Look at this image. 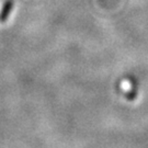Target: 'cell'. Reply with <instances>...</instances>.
<instances>
[{
  "label": "cell",
  "mask_w": 148,
  "mask_h": 148,
  "mask_svg": "<svg viewBox=\"0 0 148 148\" xmlns=\"http://www.w3.org/2000/svg\"><path fill=\"white\" fill-rule=\"evenodd\" d=\"M12 8H13V0H7L0 11V22L7 21V19L9 18L11 11H12Z\"/></svg>",
  "instance_id": "obj_1"
}]
</instances>
